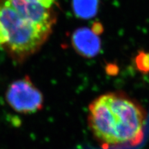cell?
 Here are the masks:
<instances>
[{
	"label": "cell",
	"instance_id": "cell-4",
	"mask_svg": "<svg viewBox=\"0 0 149 149\" xmlns=\"http://www.w3.org/2000/svg\"><path fill=\"white\" fill-rule=\"evenodd\" d=\"M17 13L37 25L52 30L56 22L55 13L34 0H7Z\"/></svg>",
	"mask_w": 149,
	"mask_h": 149
},
{
	"label": "cell",
	"instance_id": "cell-10",
	"mask_svg": "<svg viewBox=\"0 0 149 149\" xmlns=\"http://www.w3.org/2000/svg\"><path fill=\"white\" fill-rule=\"evenodd\" d=\"M43 6L46 8H51V6L55 2V0H42Z\"/></svg>",
	"mask_w": 149,
	"mask_h": 149
},
{
	"label": "cell",
	"instance_id": "cell-6",
	"mask_svg": "<svg viewBox=\"0 0 149 149\" xmlns=\"http://www.w3.org/2000/svg\"><path fill=\"white\" fill-rule=\"evenodd\" d=\"M100 0H72V8L77 17L88 19L97 13Z\"/></svg>",
	"mask_w": 149,
	"mask_h": 149
},
{
	"label": "cell",
	"instance_id": "cell-5",
	"mask_svg": "<svg viewBox=\"0 0 149 149\" xmlns=\"http://www.w3.org/2000/svg\"><path fill=\"white\" fill-rule=\"evenodd\" d=\"M71 42L74 51L86 58L95 57L101 50L100 37L89 28L76 29L72 35Z\"/></svg>",
	"mask_w": 149,
	"mask_h": 149
},
{
	"label": "cell",
	"instance_id": "cell-3",
	"mask_svg": "<svg viewBox=\"0 0 149 149\" xmlns=\"http://www.w3.org/2000/svg\"><path fill=\"white\" fill-rule=\"evenodd\" d=\"M5 100L11 109L23 115L38 113L44 104L43 93L27 75L10 84L6 91Z\"/></svg>",
	"mask_w": 149,
	"mask_h": 149
},
{
	"label": "cell",
	"instance_id": "cell-2",
	"mask_svg": "<svg viewBox=\"0 0 149 149\" xmlns=\"http://www.w3.org/2000/svg\"><path fill=\"white\" fill-rule=\"evenodd\" d=\"M0 23L8 35L6 48L19 62L38 51L52 32L20 16L7 0H0Z\"/></svg>",
	"mask_w": 149,
	"mask_h": 149
},
{
	"label": "cell",
	"instance_id": "cell-8",
	"mask_svg": "<svg viewBox=\"0 0 149 149\" xmlns=\"http://www.w3.org/2000/svg\"><path fill=\"white\" fill-rule=\"evenodd\" d=\"M8 35L3 29V26L0 23V45H5L8 42Z\"/></svg>",
	"mask_w": 149,
	"mask_h": 149
},
{
	"label": "cell",
	"instance_id": "cell-9",
	"mask_svg": "<svg viewBox=\"0 0 149 149\" xmlns=\"http://www.w3.org/2000/svg\"><path fill=\"white\" fill-rule=\"evenodd\" d=\"M91 29H92L93 32L99 35V34L101 33L102 32V31H103V27L102 26V25L100 23H95L93 24Z\"/></svg>",
	"mask_w": 149,
	"mask_h": 149
},
{
	"label": "cell",
	"instance_id": "cell-7",
	"mask_svg": "<svg viewBox=\"0 0 149 149\" xmlns=\"http://www.w3.org/2000/svg\"><path fill=\"white\" fill-rule=\"evenodd\" d=\"M135 64L139 72L142 73L149 72V53L139 51L135 57Z\"/></svg>",
	"mask_w": 149,
	"mask_h": 149
},
{
	"label": "cell",
	"instance_id": "cell-1",
	"mask_svg": "<svg viewBox=\"0 0 149 149\" xmlns=\"http://www.w3.org/2000/svg\"><path fill=\"white\" fill-rule=\"evenodd\" d=\"M146 120L144 108L121 93L101 95L89 104V128L104 147L140 144L144 138Z\"/></svg>",
	"mask_w": 149,
	"mask_h": 149
}]
</instances>
